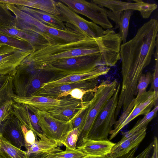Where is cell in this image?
Returning a JSON list of instances; mask_svg holds the SVG:
<instances>
[{"instance_id":"obj_26","label":"cell","mask_w":158,"mask_h":158,"mask_svg":"<svg viewBox=\"0 0 158 158\" xmlns=\"http://www.w3.org/2000/svg\"><path fill=\"white\" fill-rule=\"evenodd\" d=\"M0 155L7 158H28L26 151L11 145L0 134Z\"/></svg>"},{"instance_id":"obj_10","label":"cell","mask_w":158,"mask_h":158,"mask_svg":"<svg viewBox=\"0 0 158 158\" xmlns=\"http://www.w3.org/2000/svg\"><path fill=\"white\" fill-rule=\"evenodd\" d=\"M34 108L43 134L48 138L56 141L60 147L63 145L68 132L72 129V120L66 121L60 120L52 116L47 111Z\"/></svg>"},{"instance_id":"obj_7","label":"cell","mask_w":158,"mask_h":158,"mask_svg":"<svg viewBox=\"0 0 158 158\" xmlns=\"http://www.w3.org/2000/svg\"><path fill=\"white\" fill-rule=\"evenodd\" d=\"M56 4L60 13L58 17L65 23L66 27L86 37H100L106 33L107 29L104 30L93 22L85 19L59 1H56Z\"/></svg>"},{"instance_id":"obj_40","label":"cell","mask_w":158,"mask_h":158,"mask_svg":"<svg viewBox=\"0 0 158 158\" xmlns=\"http://www.w3.org/2000/svg\"><path fill=\"white\" fill-rule=\"evenodd\" d=\"M0 158H3V157H2L0 156Z\"/></svg>"},{"instance_id":"obj_20","label":"cell","mask_w":158,"mask_h":158,"mask_svg":"<svg viewBox=\"0 0 158 158\" xmlns=\"http://www.w3.org/2000/svg\"><path fill=\"white\" fill-rule=\"evenodd\" d=\"M0 32L27 41L32 47L33 52L49 44L38 34L21 30L13 25H0Z\"/></svg>"},{"instance_id":"obj_17","label":"cell","mask_w":158,"mask_h":158,"mask_svg":"<svg viewBox=\"0 0 158 158\" xmlns=\"http://www.w3.org/2000/svg\"><path fill=\"white\" fill-rule=\"evenodd\" d=\"M147 127L129 135H124L122 139L115 143L110 153L106 158H117L129 152L133 148L139 146L145 137Z\"/></svg>"},{"instance_id":"obj_33","label":"cell","mask_w":158,"mask_h":158,"mask_svg":"<svg viewBox=\"0 0 158 158\" xmlns=\"http://www.w3.org/2000/svg\"><path fill=\"white\" fill-rule=\"evenodd\" d=\"M152 75L150 72L142 74L140 76L137 86V97H138L146 91L148 85L151 82Z\"/></svg>"},{"instance_id":"obj_31","label":"cell","mask_w":158,"mask_h":158,"mask_svg":"<svg viewBox=\"0 0 158 158\" xmlns=\"http://www.w3.org/2000/svg\"><path fill=\"white\" fill-rule=\"evenodd\" d=\"M14 16L5 4L0 2V25L13 26Z\"/></svg>"},{"instance_id":"obj_3","label":"cell","mask_w":158,"mask_h":158,"mask_svg":"<svg viewBox=\"0 0 158 158\" xmlns=\"http://www.w3.org/2000/svg\"><path fill=\"white\" fill-rule=\"evenodd\" d=\"M118 83L116 80L102 81L98 85L93 97L88 101L78 129L79 134L76 148L83 139L87 138L98 115L116 91Z\"/></svg>"},{"instance_id":"obj_35","label":"cell","mask_w":158,"mask_h":158,"mask_svg":"<svg viewBox=\"0 0 158 158\" xmlns=\"http://www.w3.org/2000/svg\"><path fill=\"white\" fill-rule=\"evenodd\" d=\"M95 91L90 90H85L78 88L74 89L61 94L58 97V99L70 95L73 98L83 102V98L84 95L89 93H94Z\"/></svg>"},{"instance_id":"obj_24","label":"cell","mask_w":158,"mask_h":158,"mask_svg":"<svg viewBox=\"0 0 158 158\" xmlns=\"http://www.w3.org/2000/svg\"><path fill=\"white\" fill-rule=\"evenodd\" d=\"M15 6L20 10L25 12L43 23L50 27L61 30H65L67 28L64 23L59 19L58 16L23 6L18 5Z\"/></svg>"},{"instance_id":"obj_15","label":"cell","mask_w":158,"mask_h":158,"mask_svg":"<svg viewBox=\"0 0 158 158\" xmlns=\"http://www.w3.org/2000/svg\"><path fill=\"white\" fill-rule=\"evenodd\" d=\"M40 139L26 148L28 158H47L52 154L62 151L57 142L44 134L37 135Z\"/></svg>"},{"instance_id":"obj_13","label":"cell","mask_w":158,"mask_h":158,"mask_svg":"<svg viewBox=\"0 0 158 158\" xmlns=\"http://www.w3.org/2000/svg\"><path fill=\"white\" fill-rule=\"evenodd\" d=\"M99 79L84 80L69 84L41 85L32 96H41L58 99V97L61 94L74 89L90 90L95 91L98 85Z\"/></svg>"},{"instance_id":"obj_1","label":"cell","mask_w":158,"mask_h":158,"mask_svg":"<svg viewBox=\"0 0 158 158\" xmlns=\"http://www.w3.org/2000/svg\"><path fill=\"white\" fill-rule=\"evenodd\" d=\"M158 22L152 19L138 29L132 39L121 45L122 82L118 106L126 109L137 95V86L150 64L158 40Z\"/></svg>"},{"instance_id":"obj_2","label":"cell","mask_w":158,"mask_h":158,"mask_svg":"<svg viewBox=\"0 0 158 158\" xmlns=\"http://www.w3.org/2000/svg\"><path fill=\"white\" fill-rule=\"evenodd\" d=\"M121 42L118 33L108 29L106 34L100 37H88L65 44H48L32 52L23 62L34 69L39 70L60 60L79 56H94L104 57L115 66L120 60Z\"/></svg>"},{"instance_id":"obj_30","label":"cell","mask_w":158,"mask_h":158,"mask_svg":"<svg viewBox=\"0 0 158 158\" xmlns=\"http://www.w3.org/2000/svg\"><path fill=\"white\" fill-rule=\"evenodd\" d=\"M86 155L78 148L74 150L66 149L64 151L50 155L47 158H83Z\"/></svg>"},{"instance_id":"obj_38","label":"cell","mask_w":158,"mask_h":158,"mask_svg":"<svg viewBox=\"0 0 158 158\" xmlns=\"http://www.w3.org/2000/svg\"><path fill=\"white\" fill-rule=\"evenodd\" d=\"M153 142V152L151 158H158V140L157 137H154Z\"/></svg>"},{"instance_id":"obj_12","label":"cell","mask_w":158,"mask_h":158,"mask_svg":"<svg viewBox=\"0 0 158 158\" xmlns=\"http://www.w3.org/2000/svg\"><path fill=\"white\" fill-rule=\"evenodd\" d=\"M31 53L0 43V75H14L17 67Z\"/></svg>"},{"instance_id":"obj_36","label":"cell","mask_w":158,"mask_h":158,"mask_svg":"<svg viewBox=\"0 0 158 158\" xmlns=\"http://www.w3.org/2000/svg\"><path fill=\"white\" fill-rule=\"evenodd\" d=\"M22 128L24 139V147L26 148L34 143L38 139L37 136L32 130H28L25 126L22 124Z\"/></svg>"},{"instance_id":"obj_21","label":"cell","mask_w":158,"mask_h":158,"mask_svg":"<svg viewBox=\"0 0 158 158\" xmlns=\"http://www.w3.org/2000/svg\"><path fill=\"white\" fill-rule=\"evenodd\" d=\"M115 143L109 139L94 140L84 139L76 148L86 155L97 156H106L110 152Z\"/></svg>"},{"instance_id":"obj_22","label":"cell","mask_w":158,"mask_h":158,"mask_svg":"<svg viewBox=\"0 0 158 158\" xmlns=\"http://www.w3.org/2000/svg\"><path fill=\"white\" fill-rule=\"evenodd\" d=\"M12 99L15 103L26 104L42 111H48L59 104L60 99H54L41 96H33L27 97H21L15 94Z\"/></svg>"},{"instance_id":"obj_4","label":"cell","mask_w":158,"mask_h":158,"mask_svg":"<svg viewBox=\"0 0 158 158\" xmlns=\"http://www.w3.org/2000/svg\"><path fill=\"white\" fill-rule=\"evenodd\" d=\"M101 65L114 66L110 61L102 57L86 56L60 60L41 68L39 71L65 75L90 72Z\"/></svg>"},{"instance_id":"obj_18","label":"cell","mask_w":158,"mask_h":158,"mask_svg":"<svg viewBox=\"0 0 158 158\" xmlns=\"http://www.w3.org/2000/svg\"><path fill=\"white\" fill-rule=\"evenodd\" d=\"M11 114L15 115L28 130H32L36 136L40 134H43L33 107L14 102Z\"/></svg>"},{"instance_id":"obj_27","label":"cell","mask_w":158,"mask_h":158,"mask_svg":"<svg viewBox=\"0 0 158 158\" xmlns=\"http://www.w3.org/2000/svg\"><path fill=\"white\" fill-rule=\"evenodd\" d=\"M0 43L16 48L25 51L32 52L33 51L32 47L27 41L1 32Z\"/></svg>"},{"instance_id":"obj_9","label":"cell","mask_w":158,"mask_h":158,"mask_svg":"<svg viewBox=\"0 0 158 158\" xmlns=\"http://www.w3.org/2000/svg\"><path fill=\"white\" fill-rule=\"evenodd\" d=\"M120 87V84L118 83L115 93L98 115L87 138L108 139V135L116 121L115 114Z\"/></svg>"},{"instance_id":"obj_16","label":"cell","mask_w":158,"mask_h":158,"mask_svg":"<svg viewBox=\"0 0 158 158\" xmlns=\"http://www.w3.org/2000/svg\"><path fill=\"white\" fill-rule=\"evenodd\" d=\"M60 100L59 105L47 112L55 118L66 121L71 120L74 118L85 102L70 95Z\"/></svg>"},{"instance_id":"obj_14","label":"cell","mask_w":158,"mask_h":158,"mask_svg":"<svg viewBox=\"0 0 158 158\" xmlns=\"http://www.w3.org/2000/svg\"><path fill=\"white\" fill-rule=\"evenodd\" d=\"M22 124L18 118L11 114L0 125V134L9 143L21 149L24 146V139Z\"/></svg>"},{"instance_id":"obj_29","label":"cell","mask_w":158,"mask_h":158,"mask_svg":"<svg viewBox=\"0 0 158 158\" xmlns=\"http://www.w3.org/2000/svg\"><path fill=\"white\" fill-rule=\"evenodd\" d=\"M158 109V105L155 106L153 109L144 117L138 120L133 127L130 130L124 133L125 135H129L136 132L144 127H147L149 123L155 117Z\"/></svg>"},{"instance_id":"obj_28","label":"cell","mask_w":158,"mask_h":158,"mask_svg":"<svg viewBox=\"0 0 158 158\" xmlns=\"http://www.w3.org/2000/svg\"><path fill=\"white\" fill-rule=\"evenodd\" d=\"M133 11L130 10H125L122 12L120 15L118 24L119 31L118 33L120 36L123 44L126 42L130 20Z\"/></svg>"},{"instance_id":"obj_34","label":"cell","mask_w":158,"mask_h":158,"mask_svg":"<svg viewBox=\"0 0 158 158\" xmlns=\"http://www.w3.org/2000/svg\"><path fill=\"white\" fill-rule=\"evenodd\" d=\"M79 134L78 128H74L69 131L65 138L63 145L66 149L74 150L76 149V144Z\"/></svg>"},{"instance_id":"obj_6","label":"cell","mask_w":158,"mask_h":158,"mask_svg":"<svg viewBox=\"0 0 158 158\" xmlns=\"http://www.w3.org/2000/svg\"><path fill=\"white\" fill-rule=\"evenodd\" d=\"M158 105L154 91L150 89L133 99L118 120L116 121L114 128L110 131L109 140L115 138L121 130L135 118L140 115H146L152 108Z\"/></svg>"},{"instance_id":"obj_19","label":"cell","mask_w":158,"mask_h":158,"mask_svg":"<svg viewBox=\"0 0 158 158\" xmlns=\"http://www.w3.org/2000/svg\"><path fill=\"white\" fill-rule=\"evenodd\" d=\"M110 68L103 65L99 66L95 69L87 72L60 75L50 78L42 85H55L69 84L81 81L99 78L100 76L107 74Z\"/></svg>"},{"instance_id":"obj_25","label":"cell","mask_w":158,"mask_h":158,"mask_svg":"<svg viewBox=\"0 0 158 158\" xmlns=\"http://www.w3.org/2000/svg\"><path fill=\"white\" fill-rule=\"evenodd\" d=\"M13 76L0 75V107L8 101L12 100L14 94Z\"/></svg>"},{"instance_id":"obj_32","label":"cell","mask_w":158,"mask_h":158,"mask_svg":"<svg viewBox=\"0 0 158 158\" xmlns=\"http://www.w3.org/2000/svg\"><path fill=\"white\" fill-rule=\"evenodd\" d=\"M156 51L154 54L155 57V65L154 73L152 75L150 90L154 91L156 100L158 102V41L156 44Z\"/></svg>"},{"instance_id":"obj_8","label":"cell","mask_w":158,"mask_h":158,"mask_svg":"<svg viewBox=\"0 0 158 158\" xmlns=\"http://www.w3.org/2000/svg\"><path fill=\"white\" fill-rule=\"evenodd\" d=\"M91 1L101 7L109 9L110 10L107 11V16L115 23V29L118 27L120 15L123 11L129 10H138L143 18L148 19L157 7L155 3L145 2L141 0H133L134 2L114 0Z\"/></svg>"},{"instance_id":"obj_39","label":"cell","mask_w":158,"mask_h":158,"mask_svg":"<svg viewBox=\"0 0 158 158\" xmlns=\"http://www.w3.org/2000/svg\"><path fill=\"white\" fill-rule=\"evenodd\" d=\"M83 158H106V156H97L87 155Z\"/></svg>"},{"instance_id":"obj_37","label":"cell","mask_w":158,"mask_h":158,"mask_svg":"<svg viewBox=\"0 0 158 158\" xmlns=\"http://www.w3.org/2000/svg\"><path fill=\"white\" fill-rule=\"evenodd\" d=\"M14 102L13 100L8 101L0 107V125L11 114Z\"/></svg>"},{"instance_id":"obj_11","label":"cell","mask_w":158,"mask_h":158,"mask_svg":"<svg viewBox=\"0 0 158 158\" xmlns=\"http://www.w3.org/2000/svg\"><path fill=\"white\" fill-rule=\"evenodd\" d=\"M73 11L82 15L93 22L105 29H110L113 26L109 20L107 10L97 4L85 0H60Z\"/></svg>"},{"instance_id":"obj_23","label":"cell","mask_w":158,"mask_h":158,"mask_svg":"<svg viewBox=\"0 0 158 158\" xmlns=\"http://www.w3.org/2000/svg\"><path fill=\"white\" fill-rule=\"evenodd\" d=\"M0 2L5 4L25 6L56 16L60 14L56 1L53 0H0Z\"/></svg>"},{"instance_id":"obj_5","label":"cell","mask_w":158,"mask_h":158,"mask_svg":"<svg viewBox=\"0 0 158 158\" xmlns=\"http://www.w3.org/2000/svg\"><path fill=\"white\" fill-rule=\"evenodd\" d=\"M33 69L23 62L17 67L13 76L14 94L19 97L31 96L42 85L48 82L46 72H33Z\"/></svg>"}]
</instances>
